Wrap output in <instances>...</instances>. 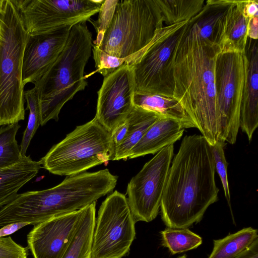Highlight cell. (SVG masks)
I'll list each match as a JSON object with an SVG mask.
<instances>
[{
  "mask_svg": "<svg viewBox=\"0 0 258 258\" xmlns=\"http://www.w3.org/2000/svg\"><path fill=\"white\" fill-rule=\"evenodd\" d=\"M163 22L167 25L188 21L205 5L204 0H156Z\"/></svg>",
  "mask_w": 258,
  "mask_h": 258,
  "instance_id": "d4e9b609",
  "label": "cell"
},
{
  "mask_svg": "<svg viewBox=\"0 0 258 258\" xmlns=\"http://www.w3.org/2000/svg\"><path fill=\"white\" fill-rule=\"evenodd\" d=\"M84 208L34 225L27 236L33 258H61L78 228Z\"/></svg>",
  "mask_w": 258,
  "mask_h": 258,
  "instance_id": "5bb4252c",
  "label": "cell"
},
{
  "mask_svg": "<svg viewBox=\"0 0 258 258\" xmlns=\"http://www.w3.org/2000/svg\"><path fill=\"white\" fill-rule=\"evenodd\" d=\"M173 155V144L163 148L128 182L127 200L136 222L158 215Z\"/></svg>",
  "mask_w": 258,
  "mask_h": 258,
  "instance_id": "7c38bea8",
  "label": "cell"
},
{
  "mask_svg": "<svg viewBox=\"0 0 258 258\" xmlns=\"http://www.w3.org/2000/svg\"><path fill=\"white\" fill-rule=\"evenodd\" d=\"M117 176L108 169L68 176L53 187L18 194L2 209L7 223L35 225L51 217L72 213L112 191Z\"/></svg>",
  "mask_w": 258,
  "mask_h": 258,
  "instance_id": "3957f363",
  "label": "cell"
},
{
  "mask_svg": "<svg viewBox=\"0 0 258 258\" xmlns=\"http://www.w3.org/2000/svg\"><path fill=\"white\" fill-rule=\"evenodd\" d=\"M92 34L86 22L72 27L62 51L35 83L39 102L41 125L57 121L63 105L87 86L85 68L92 50Z\"/></svg>",
  "mask_w": 258,
  "mask_h": 258,
  "instance_id": "277c9868",
  "label": "cell"
},
{
  "mask_svg": "<svg viewBox=\"0 0 258 258\" xmlns=\"http://www.w3.org/2000/svg\"><path fill=\"white\" fill-rule=\"evenodd\" d=\"M244 5V1L231 0L219 22L216 44L220 53L245 51L251 19L245 14Z\"/></svg>",
  "mask_w": 258,
  "mask_h": 258,
  "instance_id": "2e32d148",
  "label": "cell"
},
{
  "mask_svg": "<svg viewBox=\"0 0 258 258\" xmlns=\"http://www.w3.org/2000/svg\"><path fill=\"white\" fill-rule=\"evenodd\" d=\"M234 258H258V238Z\"/></svg>",
  "mask_w": 258,
  "mask_h": 258,
  "instance_id": "e575fe53",
  "label": "cell"
},
{
  "mask_svg": "<svg viewBox=\"0 0 258 258\" xmlns=\"http://www.w3.org/2000/svg\"><path fill=\"white\" fill-rule=\"evenodd\" d=\"M163 24L156 0L118 1L96 46L110 55L125 58L147 47Z\"/></svg>",
  "mask_w": 258,
  "mask_h": 258,
  "instance_id": "52a82bcc",
  "label": "cell"
},
{
  "mask_svg": "<svg viewBox=\"0 0 258 258\" xmlns=\"http://www.w3.org/2000/svg\"><path fill=\"white\" fill-rule=\"evenodd\" d=\"M220 53L218 45L203 39L197 25L189 20L172 55L173 98L211 146L219 135L215 71Z\"/></svg>",
  "mask_w": 258,
  "mask_h": 258,
  "instance_id": "6da1fadb",
  "label": "cell"
},
{
  "mask_svg": "<svg viewBox=\"0 0 258 258\" xmlns=\"http://www.w3.org/2000/svg\"><path fill=\"white\" fill-rule=\"evenodd\" d=\"M177 258H186V255L184 254L183 255L178 256Z\"/></svg>",
  "mask_w": 258,
  "mask_h": 258,
  "instance_id": "f35d334b",
  "label": "cell"
},
{
  "mask_svg": "<svg viewBox=\"0 0 258 258\" xmlns=\"http://www.w3.org/2000/svg\"><path fill=\"white\" fill-rule=\"evenodd\" d=\"M258 17L251 18L248 25V38L257 40L258 37Z\"/></svg>",
  "mask_w": 258,
  "mask_h": 258,
  "instance_id": "8d00e7d4",
  "label": "cell"
},
{
  "mask_svg": "<svg viewBox=\"0 0 258 258\" xmlns=\"http://www.w3.org/2000/svg\"><path fill=\"white\" fill-rule=\"evenodd\" d=\"M187 22L163 26L141 58L132 66L135 92L173 97L172 55Z\"/></svg>",
  "mask_w": 258,
  "mask_h": 258,
  "instance_id": "30bf717a",
  "label": "cell"
},
{
  "mask_svg": "<svg viewBox=\"0 0 258 258\" xmlns=\"http://www.w3.org/2000/svg\"><path fill=\"white\" fill-rule=\"evenodd\" d=\"M231 0L206 1L202 9L190 20L197 25L203 39L216 44L219 24Z\"/></svg>",
  "mask_w": 258,
  "mask_h": 258,
  "instance_id": "603a6c76",
  "label": "cell"
},
{
  "mask_svg": "<svg viewBox=\"0 0 258 258\" xmlns=\"http://www.w3.org/2000/svg\"><path fill=\"white\" fill-rule=\"evenodd\" d=\"M115 149L111 133L94 117L77 126L39 161L52 174L71 176L113 160Z\"/></svg>",
  "mask_w": 258,
  "mask_h": 258,
  "instance_id": "8992f818",
  "label": "cell"
},
{
  "mask_svg": "<svg viewBox=\"0 0 258 258\" xmlns=\"http://www.w3.org/2000/svg\"><path fill=\"white\" fill-rule=\"evenodd\" d=\"M135 92L132 66H123L104 77L98 91L95 117L110 133L126 119L133 109Z\"/></svg>",
  "mask_w": 258,
  "mask_h": 258,
  "instance_id": "4fadbf2b",
  "label": "cell"
},
{
  "mask_svg": "<svg viewBox=\"0 0 258 258\" xmlns=\"http://www.w3.org/2000/svg\"><path fill=\"white\" fill-rule=\"evenodd\" d=\"M161 234L162 245L167 247L172 254L196 248L202 243V237L187 228L167 227Z\"/></svg>",
  "mask_w": 258,
  "mask_h": 258,
  "instance_id": "4316f807",
  "label": "cell"
},
{
  "mask_svg": "<svg viewBox=\"0 0 258 258\" xmlns=\"http://www.w3.org/2000/svg\"><path fill=\"white\" fill-rule=\"evenodd\" d=\"M5 0H0V28L4 12Z\"/></svg>",
  "mask_w": 258,
  "mask_h": 258,
  "instance_id": "74e56055",
  "label": "cell"
},
{
  "mask_svg": "<svg viewBox=\"0 0 258 258\" xmlns=\"http://www.w3.org/2000/svg\"><path fill=\"white\" fill-rule=\"evenodd\" d=\"M244 10L246 16L250 19L258 17V1H244Z\"/></svg>",
  "mask_w": 258,
  "mask_h": 258,
  "instance_id": "d590c367",
  "label": "cell"
},
{
  "mask_svg": "<svg viewBox=\"0 0 258 258\" xmlns=\"http://www.w3.org/2000/svg\"><path fill=\"white\" fill-rule=\"evenodd\" d=\"M135 223L127 198L115 190L98 211L91 258H122L126 255L136 236Z\"/></svg>",
  "mask_w": 258,
  "mask_h": 258,
  "instance_id": "9c48e42d",
  "label": "cell"
},
{
  "mask_svg": "<svg viewBox=\"0 0 258 258\" xmlns=\"http://www.w3.org/2000/svg\"><path fill=\"white\" fill-rule=\"evenodd\" d=\"M20 127L18 123L0 126V169L12 166L24 157L16 138Z\"/></svg>",
  "mask_w": 258,
  "mask_h": 258,
  "instance_id": "83f0119b",
  "label": "cell"
},
{
  "mask_svg": "<svg viewBox=\"0 0 258 258\" xmlns=\"http://www.w3.org/2000/svg\"><path fill=\"white\" fill-rule=\"evenodd\" d=\"M184 128L180 122L159 117L131 151L129 159L154 154L173 144L182 137Z\"/></svg>",
  "mask_w": 258,
  "mask_h": 258,
  "instance_id": "ac0fdd59",
  "label": "cell"
},
{
  "mask_svg": "<svg viewBox=\"0 0 258 258\" xmlns=\"http://www.w3.org/2000/svg\"><path fill=\"white\" fill-rule=\"evenodd\" d=\"M161 31V30H159L157 32L152 41L147 47L136 53L122 58L110 55L93 44L92 51L95 63V72L100 73L105 77L123 66L135 64L158 38Z\"/></svg>",
  "mask_w": 258,
  "mask_h": 258,
  "instance_id": "484cf974",
  "label": "cell"
},
{
  "mask_svg": "<svg viewBox=\"0 0 258 258\" xmlns=\"http://www.w3.org/2000/svg\"><path fill=\"white\" fill-rule=\"evenodd\" d=\"M245 53L248 59V67L240 110L239 127L250 141L258 126L257 40L248 39Z\"/></svg>",
  "mask_w": 258,
  "mask_h": 258,
  "instance_id": "e0dca14e",
  "label": "cell"
},
{
  "mask_svg": "<svg viewBox=\"0 0 258 258\" xmlns=\"http://www.w3.org/2000/svg\"><path fill=\"white\" fill-rule=\"evenodd\" d=\"M31 225L28 222H14L7 224L0 228V238L13 234L22 228Z\"/></svg>",
  "mask_w": 258,
  "mask_h": 258,
  "instance_id": "836d02e7",
  "label": "cell"
},
{
  "mask_svg": "<svg viewBox=\"0 0 258 258\" xmlns=\"http://www.w3.org/2000/svg\"><path fill=\"white\" fill-rule=\"evenodd\" d=\"M24 98L27 102V109L29 110L27 127L23 135L20 145L22 156L26 153L31 141L41 123V114L39 100L35 87L24 91Z\"/></svg>",
  "mask_w": 258,
  "mask_h": 258,
  "instance_id": "f1b7e54d",
  "label": "cell"
},
{
  "mask_svg": "<svg viewBox=\"0 0 258 258\" xmlns=\"http://www.w3.org/2000/svg\"><path fill=\"white\" fill-rule=\"evenodd\" d=\"M41 168L40 161H33L29 156H26L19 162L0 169V209L11 202Z\"/></svg>",
  "mask_w": 258,
  "mask_h": 258,
  "instance_id": "d6986e66",
  "label": "cell"
},
{
  "mask_svg": "<svg viewBox=\"0 0 258 258\" xmlns=\"http://www.w3.org/2000/svg\"><path fill=\"white\" fill-rule=\"evenodd\" d=\"M211 146L202 135L185 136L170 165L161 200L167 227L186 228L199 223L218 200Z\"/></svg>",
  "mask_w": 258,
  "mask_h": 258,
  "instance_id": "7a4b0ae2",
  "label": "cell"
},
{
  "mask_svg": "<svg viewBox=\"0 0 258 258\" xmlns=\"http://www.w3.org/2000/svg\"><path fill=\"white\" fill-rule=\"evenodd\" d=\"M29 248L17 243L10 236L0 238V258H27Z\"/></svg>",
  "mask_w": 258,
  "mask_h": 258,
  "instance_id": "1f68e13d",
  "label": "cell"
},
{
  "mask_svg": "<svg viewBox=\"0 0 258 258\" xmlns=\"http://www.w3.org/2000/svg\"><path fill=\"white\" fill-rule=\"evenodd\" d=\"M72 27L29 35L23 54L22 84L35 83L56 60L64 48Z\"/></svg>",
  "mask_w": 258,
  "mask_h": 258,
  "instance_id": "9a60e30c",
  "label": "cell"
},
{
  "mask_svg": "<svg viewBox=\"0 0 258 258\" xmlns=\"http://www.w3.org/2000/svg\"><path fill=\"white\" fill-rule=\"evenodd\" d=\"M159 117L161 116L153 111L134 105L126 118L128 127L125 138L115 148L113 160L128 159L132 149Z\"/></svg>",
  "mask_w": 258,
  "mask_h": 258,
  "instance_id": "ffe728a7",
  "label": "cell"
},
{
  "mask_svg": "<svg viewBox=\"0 0 258 258\" xmlns=\"http://www.w3.org/2000/svg\"><path fill=\"white\" fill-rule=\"evenodd\" d=\"M96 202H93L84 208L78 228L61 258H91L96 221Z\"/></svg>",
  "mask_w": 258,
  "mask_h": 258,
  "instance_id": "7402d4cb",
  "label": "cell"
},
{
  "mask_svg": "<svg viewBox=\"0 0 258 258\" xmlns=\"http://www.w3.org/2000/svg\"><path fill=\"white\" fill-rule=\"evenodd\" d=\"M133 103L135 106L153 111L161 117L178 121L184 128L196 127L181 105L173 97L135 92Z\"/></svg>",
  "mask_w": 258,
  "mask_h": 258,
  "instance_id": "44dd1931",
  "label": "cell"
},
{
  "mask_svg": "<svg viewBox=\"0 0 258 258\" xmlns=\"http://www.w3.org/2000/svg\"><path fill=\"white\" fill-rule=\"evenodd\" d=\"M28 37L18 8L5 0L0 28V126L25 119L22 66Z\"/></svg>",
  "mask_w": 258,
  "mask_h": 258,
  "instance_id": "5b68a950",
  "label": "cell"
},
{
  "mask_svg": "<svg viewBox=\"0 0 258 258\" xmlns=\"http://www.w3.org/2000/svg\"><path fill=\"white\" fill-rule=\"evenodd\" d=\"M127 127L128 121L126 119L111 133L115 148L119 145L125 138Z\"/></svg>",
  "mask_w": 258,
  "mask_h": 258,
  "instance_id": "d6a6232c",
  "label": "cell"
},
{
  "mask_svg": "<svg viewBox=\"0 0 258 258\" xmlns=\"http://www.w3.org/2000/svg\"><path fill=\"white\" fill-rule=\"evenodd\" d=\"M104 0H12L29 35L73 26L99 13Z\"/></svg>",
  "mask_w": 258,
  "mask_h": 258,
  "instance_id": "8fae6325",
  "label": "cell"
},
{
  "mask_svg": "<svg viewBox=\"0 0 258 258\" xmlns=\"http://www.w3.org/2000/svg\"><path fill=\"white\" fill-rule=\"evenodd\" d=\"M225 144L220 141H217L215 144L211 146L215 162V169L221 179L225 198L230 204V194L227 177L228 163L226 161L223 149Z\"/></svg>",
  "mask_w": 258,
  "mask_h": 258,
  "instance_id": "f546056e",
  "label": "cell"
},
{
  "mask_svg": "<svg viewBox=\"0 0 258 258\" xmlns=\"http://www.w3.org/2000/svg\"><path fill=\"white\" fill-rule=\"evenodd\" d=\"M257 238V230L247 227L222 239L214 240L213 249L208 258H234Z\"/></svg>",
  "mask_w": 258,
  "mask_h": 258,
  "instance_id": "cb8c5ba5",
  "label": "cell"
},
{
  "mask_svg": "<svg viewBox=\"0 0 258 258\" xmlns=\"http://www.w3.org/2000/svg\"><path fill=\"white\" fill-rule=\"evenodd\" d=\"M248 59L245 52L220 53L215 64V83L220 114L218 141L235 143L240 110L246 81Z\"/></svg>",
  "mask_w": 258,
  "mask_h": 258,
  "instance_id": "ba28073f",
  "label": "cell"
},
{
  "mask_svg": "<svg viewBox=\"0 0 258 258\" xmlns=\"http://www.w3.org/2000/svg\"><path fill=\"white\" fill-rule=\"evenodd\" d=\"M118 0L105 1L103 3L99 12V15L97 21L91 22L95 27L97 35L94 45L98 46L103 37L114 13Z\"/></svg>",
  "mask_w": 258,
  "mask_h": 258,
  "instance_id": "4dcf8cb0",
  "label": "cell"
}]
</instances>
